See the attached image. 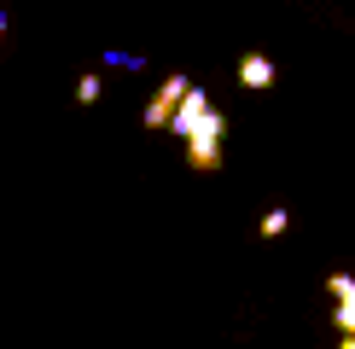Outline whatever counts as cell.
Listing matches in <instances>:
<instances>
[{"instance_id":"cell-5","label":"cell","mask_w":355,"mask_h":349,"mask_svg":"<svg viewBox=\"0 0 355 349\" xmlns=\"http://www.w3.org/2000/svg\"><path fill=\"white\" fill-rule=\"evenodd\" d=\"M286 227H291V215H286V210H268V215L257 222V239H279Z\"/></svg>"},{"instance_id":"cell-6","label":"cell","mask_w":355,"mask_h":349,"mask_svg":"<svg viewBox=\"0 0 355 349\" xmlns=\"http://www.w3.org/2000/svg\"><path fill=\"white\" fill-rule=\"evenodd\" d=\"M94 99H99V76H82L76 82V105H94Z\"/></svg>"},{"instance_id":"cell-1","label":"cell","mask_w":355,"mask_h":349,"mask_svg":"<svg viewBox=\"0 0 355 349\" xmlns=\"http://www.w3.org/2000/svg\"><path fill=\"white\" fill-rule=\"evenodd\" d=\"M169 134L187 140V163L198 174H216L221 169V140H227V116L216 111V99L204 93V87H187L181 105L169 116Z\"/></svg>"},{"instance_id":"cell-3","label":"cell","mask_w":355,"mask_h":349,"mask_svg":"<svg viewBox=\"0 0 355 349\" xmlns=\"http://www.w3.org/2000/svg\"><path fill=\"white\" fill-rule=\"evenodd\" d=\"M327 291H332V326L355 338V274H332Z\"/></svg>"},{"instance_id":"cell-7","label":"cell","mask_w":355,"mask_h":349,"mask_svg":"<svg viewBox=\"0 0 355 349\" xmlns=\"http://www.w3.org/2000/svg\"><path fill=\"white\" fill-rule=\"evenodd\" d=\"M338 349H355V338H344V343H338Z\"/></svg>"},{"instance_id":"cell-2","label":"cell","mask_w":355,"mask_h":349,"mask_svg":"<svg viewBox=\"0 0 355 349\" xmlns=\"http://www.w3.org/2000/svg\"><path fill=\"white\" fill-rule=\"evenodd\" d=\"M187 87H192L187 76H169V82H164V87L152 93V105L140 111V123L152 128V134H157V128H169V116H175V105H181V93H187Z\"/></svg>"},{"instance_id":"cell-4","label":"cell","mask_w":355,"mask_h":349,"mask_svg":"<svg viewBox=\"0 0 355 349\" xmlns=\"http://www.w3.org/2000/svg\"><path fill=\"white\" fill-rule=\"evenodd\" d=\"M274 76H279V70H274V58H268V53H245V58H239V82L250 87V93L274 87Z\"/></svg>"},{"instance_id":"cell-8","label":"cell","mask_w":355,"mask_h":349,"mask_svg":"<svg viewBox=\"0 0 355 349\" xmlns=\"http://www.w3.org/2000/svg\"><path fill=\"white\" fill-rule=\"evenodd\" d=\"M0 35H6V12H0Z\"/></svg>"}]
</instances>
